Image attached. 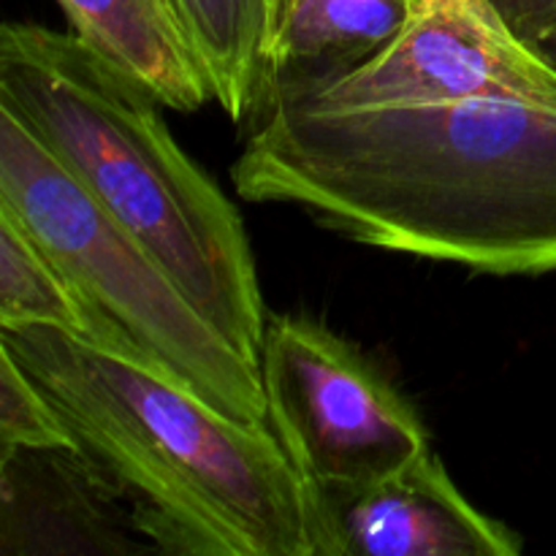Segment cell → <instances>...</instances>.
Listing matches in <instances>:
<instances>
[{
	"mask_svg": "<svg viewBox=\"0 0 556 556\" xmlns=\"http://www.w3.org/2000/svg\"><path fill=\"white\" fill-rule=\"evenodd\" d=\"M320 556H516L521 535L481 514L429 445L391 476L315 492Z\"/></svg>",
	"mask_w": 556,
	"mask_h": 556,
	"instance_id": "cell-7",
	"label": "cell"
},
{
	"mask_svg": "<svg viewBox=\"0 0 556 556\" xmlns=\"http://www.w3.org/2000/svg\"><path fill=\"white\" fill-rule=\"evenodd\" d=\"M0 109L14 114L87 195L161 261L190 302L258 362L269 315L244 220L177 144L152 92L74 33L5 22Z\"/></svg>",
	"mask_w": 556,
	"mask_h": 556,
	"instance_id": "cell-3",
	"label": "cell"
},
{
	"mask_svg": "<svg viewBox=\"0 0 556 556\" xmlns=\"http://www.w3.org/2000/svg\"><path fill=\"white\" fill-rule=\"evenodd\" d=\"M410 9L413 0H271L264 109L372 60L400 36Z\"/></svg>",
	"mask_w": 556,
	"mask_h": 556,
	"instance_id": "cell-9",
	"label": "cell"
},
{
	"mask_svg": "<svg viewBox=\"0 0 556 556\" xmlns=\"http://www.w3.org/2000/svg\"><path fill=\"white\" fill-rule=\"evenodd\" d=\"M71 33L139 81L166 109L195 112L212 98L174 0H54Z\"/></svg>",
	"mask_w": 556,
	"mask_h": 556,
	"instance_id": "cell-10",
	"label": "cell"
},
{
	"mask_svg": "<svg viewBox=\"0 0 556 556\" xmlns=\"http://www.w3.org/2000/svg\"><path fill=\"white\" fill-rule=\"evenodd\" d=\"M258 364L269 427L315 492L369 486L432 445L383 369L307 315H271Z\"/></svg>",
	"mask_w": 556,
	"mask_h": 556,
	"instance_id": "cell-5",
	"label": "cell"
},
{
	"mask_svg": "<svg viewBox=\"0 0 556 556\" xmlns=\"http://www.w3.org/2000/svg\"><path fill=\"white\" fill-rule=\"evenodd\" d=\"M0 206L63 271L96 342L150 364L237 421L269 424L261 364L244 356L87 190L0 109Z\"/></svg>",
	"mask_w": 556,
	"mask_h": 556,
	"instance_id": "cell-4",
	"label": "cell"
},
{
	"mask_svg": "<svg viewBox=\"0 0 556 556\" xmlns=\"http://www.w3.org/2000/svg\"><path fill=\"white\" fill-rule=\"evenodd\" d=\"M231 182L372 248L483 275L556 271V112L530 103L277 101L250 125Z\"/></svg>",
	"mask_w": 556,
	"mask_h": 556,
	"instance_id": "cell-1",
	"label": "cell"
},
{
	"mask_svg": "<svg viewBox=\"0 0 556 556\" xmlns=\"http://www.w3.org/2000/svg\"><path fill=\"white\" fill-rule=\"evenodd\" d=\"M163 554L320 556L315 489L269 424L237 421L150 364L49 326L0 329Z\"/></svg>",
	"mask_w": 556,
	"mask_h": 556,
	"instance_id": "cell-2",
	"label": "cell"
},
{
	"mask_svg": "<svg viewBox=\"0 0 556 556\" xmlns=\"http://www.w3.org/2000/svg\"><path fill=\"white\" fill-rule=\"evenodd\" d=\"M3 554L147 552L123 494L76 445L0 451Z\"/></svg>",
	"mask_w": 556,
	"mask_h": 556,
	"instance_id": "cell-8",
	"label": "cell"
},
{
	"mask_svg": "<svg viewBox=\"0 0 556 556\" xmlns=\"http://www.w3.org/2000/svg\"><path fill=\"white\" fill-rule=\"evenodd\" d=\"M212 98L233 123L264 109L271 0H174Z\"/></svg>",
	"mask_w": 556,
	"mask_h": 556,
	"instance_id": "cell-11",
	"label": "cell"
},
{
	"mask_svg": "<svg viewBox=\"0 0 556 556\" xmlns=\"http://www.w3.org/2000/svg\"><path fill=\"white\" fill-rule=\"evenodd\" d=\"M497 9V14L508 22L525 41H535L552 14L556 11V0H489Z\"/></svg>",
	"mask_w": 556,
	"mask_h": 556,
	"instance_id": "cell-14",
	"label": "cell"
},
{
	"mask_svg": "<svg viewBox=\"0 0 556 556\" xmlns=\"http://www.w3.org/2000/svg\"><path fill=\"white\" fill-rule=\"evenodd\" d=\"M74 445L36 380L0 348V451Z\"/></svg>",
	"mask_w": 556,
	"mask_h": 556,
	"instance_id": "cell-13",
	"label": "cell"
},
{
	"mask_svg": "<svg viewBox=\"0 0 556 556\" xmlns=\"http://www.w3.org/2000/svg\"><path fill=\"white\" fill-rule=\"evenodd\" d=\"M49 326L96 340L81 299L22 223L0 206V329Z\"/></svg>",
	"mask_w": 556,
	"mask_h": 556,
	"instance_id": "cell-12",
	"label": "cell"
},
{
	"mask_svg": "<svg viewBox=\"0 0 556 556\" xmlns=\"http://www.w3.org/2000/svg\"><path fill=\"white\" fill-rule=\"evenodd\" d=\"M282 101L331 109L516 101L556 112V68L489 0H413L405 27L383 52L320 90Z\"/></svg>",
	"mask_w": 556,
	"mask_h": 556,
	"instance_id": "cell-6",
	"label": "cell"
},
{
	"mask_svg": "<svg viewBox=\"0 0 556 556\" xmlns=\"http://www.w3.org/2000/svg\"><path fill=\"white\" fill-rule=\"evenodd\" d=\"M532 47H535L538 52H541L543 58H546L548 63H552L556 68V11L552 14V20L543 25V30L535 36Z\"/></svg>",
	"mask_w": 556,
	"mask_h": 556,
	"instance_id": "cell-15",
	"label": "cell"
}]
</instances>
